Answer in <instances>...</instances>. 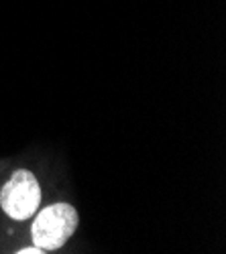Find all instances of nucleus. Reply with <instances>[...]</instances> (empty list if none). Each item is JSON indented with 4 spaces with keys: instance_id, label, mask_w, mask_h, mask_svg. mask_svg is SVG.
Returning <instances> with one entry per match:
<instances>
[{
    "instance_id": "obj_3",
    "label": "nucleus",
    "mask_w": 226,
    "mask_h": 254,
    "mask_svg": "<svg viewBox=\"0 0 226 254\" xmlns=\"http://www.w3.org/2000/svg\"><path fill=\"white\" fill-rule=\"evenodd\" d=\"M16 252H18V254H43L45 250H43V248H39V246L35 244V246H29V248H23V250H16Z\"/></svg>"
},
{
    "instance_id": "obj_1",
    "label": "nucleus",
    "mask_w": 226,
    "mask_h": 254,
    "mask_svg": "<svg viewBox=\"0 0 226 254\" xmlns=\"http://www.w3.org/2000/svg\"><path fill=\"white\" fill-rule=\"evenodd\" d=\"M77 228V211L70 203H53L41 209L33 222V240L43 250L64 246Z\"/></svg>"
},
{
    "instance_id": "obj_2",
    "label": "nucleus",
    "mask_w": 226,
    "mask_h": 254,
    "mask_svg": "<svg viewBox=\"0 0 226 254\" xmlns=\"http://www.w3.org/2000/svg\"><path fill=\"white\" fill-rule=\"evenodd\" d=\"M39 203V181L27 169H16L10 179L2 185V191H0V205H2L4 214L12 220H27L35 216Z\"/></svg>"
}]
</instances>
